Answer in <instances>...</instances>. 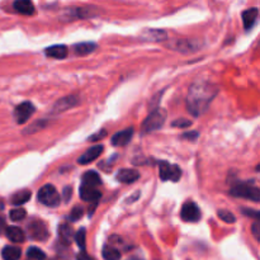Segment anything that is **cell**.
Wrapping results in <instances>:
<instances>
[{
	"mask_svg": "<svg viewBox=\"0 0 260 260\" xmlns=\"http://www.w3.org/2000/svg\"><path fill=\"white\" fill-rule=\"evenodd\" d=\"M217 86L213 85L210 81H196L189 88V93H188V111L194 117H200L207 111L212 99L217 95Z\"/></svg>",
	"mask_w": 260,
	"mask_h": 260,
	"instance_id": "obj_1",
	"label": "cell"
},
{
	"mask_svg": "<svg viewBox=\"0 0 260 260\" xmlns=\"http://www.w3.org/2000/svg\"><path fill=\"white\" fill-rule=\"evenodd\" d=\"M165 119H167V112H165V109H155L154 112H151L146 117V119L142 123V134H150V132H154L156 129L161 128L165 123Z\"/></svg>",
	"mask_w": 260,
	"mask_h": 260,
	"instance_id": "obj_2",
	"label": "cell"
},
{
	"mask_svg": "<svg viewBox=\"0 0 260 260\" xmlns=\"http://www.w3.org/2000/svg\"><path fill=\"white\" fill-rule=\"evenodd\" d=\"M230 194L234 197L245 198V200L259 202L260 201V190L256 185L249 184V183H239L235 187L231 188Z\"/></svg>",
	"mask_w": 260,
	"mask_h": 260,
	"instance_id": "obj_3",
	"label": "cell"
},
{
	"mask_svg": "<svg viewBox=\"0 0 260 260\" xmlns=\"http://www.w3.org/2000/svg\"><path fill=\"white\" fill-rule=\"evenodd\" d=\"M38 201L47 207H56L60 203V196L52 184H46L38 190Z\"/></svg>",
	"mask_w": 260,
	"mask_h": 260,
	"instance_id": "obj_4",
	"label": "cell"
},
{
	"mask_svg": "<svg viewBox=\"0 0 260 260\" xmlns=\"http://www.w3.org/2000/svg\"><path fill=\"white\" fill-rule=\"evenodd\" d=\"M27 234L32 240L43 241L48 238V230L45 223L40 220H33L28 223Z\"/></svg>",
	"mask_w": 260,
	"mask_h": 260,
	"instance_id": "obj_5",
	"label": "cell"
},
{
	"mask_svg": "<svg viewBox=\"0 0 260 260\" xmlns=\"http://www.w3.org/2000/svg\"><path fill=\"white\" fill-rule=\"evenodd\" d=\"M160 169V178L161 180H173V182H178L182 177V170L178 165L169 164L168 161H161L159 164Z\"/></svg>",
	"mask_w": 260,
	"mask_h": 260,
	"instance_id": "obj_6",
	"label": "cell"
},
{
	"mask_svg": "<svg viewBox=\"0 0 260 260\" xmlns=\"http://www.w3.org/2000/svg\"><path fill=\"white\" fill-rule=\"evenodd\" d=\"M36 112V107L30 102H23L19 106L15 107L14 109V118L17 123L23 124L33 116Z\"/></svg>",
	"mask_w": 260,
	"mask_h": 260,
	"instance_id": "obj_7",
	"label": "cell"
},
{
	"mask_svg": "<svg viewBox=\"0 0 260 260\" xmlns=\"http://www.w3.org/2000/svg\"><path fill=\"white\" fill-rule=\"evenodd\" d=\"M180 216H182V220L185 221V222H198L201 220V211L196 203L187 202L183 205Z\"/></svg>",
	"mask_w": 260,
	"mask_h": 260,
	"instance_id": "obj_8",
	"label": "cell"
},
{
	"mask_svg": "<svg viewBox=\"0 0 260 260\" xmlns=\"http://www.w3.org/2000/svg\"><path fill=\"white\" fill-rule=\"evenodd\" d=\"M103 145H95V146L90 147V149L86 150L83 155L78 159V162L81 165L90 164L91 161H94L95 159H98L101 156V154L103 152Z\"/></svg>",
	"mask_w": 260,
	"mask_h": 260,
	"instance_id": "obj_9",
	"label": "cell"
},
{
	"mask_svg": "<svg viewBox=\"0 0 260 260\" xmlns=\"http://www.w3.org/2000/svg\"><path fill=\"white\" fill-rule=\"evenodd\" d=\"M102 197L101 190L98 188L88 187V185H83L80 187V198L85 202H98Z\"/></svg>",
	"mask_w": 260,
	"mask_h": 260,
	"instance_id": "obj_10",
	"label": "cell"
},
{
	"mask_svg": "<svg viewBox=\"0 0 260 260\" xmlns=\"http://www.w3.org/2000/svg\"><path fill=\"white\" fill-rule=\"evenodd\" d=\"M76 104H78V98H76V96H65V98H61L56 102L55 106H53L52 108V112H55V113H62L66 109L73 108Z\"/></svg>",
	"mask_w": 260,
	"mask_h": 260,
	"instance_id": "obj_11",
	"label": "cell"
},
{
	"mask_svg": "<svg viewBox=\"0 0 260 260\" xmlns=\"http://www.w3.org/2000/svg\"><path fill=\"white\" fill-rule=\"evenodd\" d=\"M132 136H134V128H132V127L123 129V131L121 132H117V134L112 137V145H113V146H124V145H127L131 141Z\"/></svg>",
	"mask_w": 260,
	"mask_h": 260,
	"instance_id": "obj_12",
	"label": "cell"
},
{
	"mask_svg": "<svg viewBox=\"0 0 260 260\" xmlns=\"http://www.w3.org/2000/svg\"><path fill=\"white\" fill-rule=\"evenodd\" d=\"M116 179L118 180V182L124 183V184H131V183L140 179V173L134 169H121L117 173Z\"/></svg>",
	"mask_w": 260,
	"mask_h": 260,
	"instance_id": "obj_13",
	"label": "cell"
},
{
	"mask_svg": "<svg viewBox=\"0 0 260 260\" xmlns=\"http://www.w3.org/2000/svg\"><path fill=\"white\" fill-rule=\"evenodd\" d=\"M5 235H7V238L9 239L12 243L15 244L23 243V241L25 240V235L24 233H23V230L22 229L17 228V226H9V228L5 229Z\"/></svg>",
	"mask_w": 260,
	"mask_h": 260,
	"instance_id": "obj_14",
	"label": "cell"
},
{
	"mask_svg": "<svg viewBox=\"0 0 260 260\" xmlns=\"http://www.w3.org/2000/svg\"><path fill=\"white\" fill-rule=\"evenodd\" d=\"M46 56L48 57H53V58H65L68 56V47L63 45H55V46H51V47H47L45 50Z\"/></svg>",
	"mask_w": 260,
	"mask_h": 260,
	"instance_id": "obj_15",
	"label": "cell"
},
{
	"mask_svg": "<svg viewBox=\"0 0 260 260\" xmlns=\"http://www.w3.org/2000/svg\"><path fill=\"white\" fill-rule=\"evenodd\" d=\"M15 12L23 15H32L35 14V5L29 2V0H18L13 4Z\"/></svg>",
	"mask_w": 260,
	"mask_h": 260,
	"instance_id": "obj_16",
	"label": "cell"
},
{
	"mask_svg": "<svg viewBox=\"0 0 260 260\" xmlns=\"http://www.w3.org/2000/svg\"><path fill=\"white\" fill-rule=\"evenodd\" d=\"M258 9L256 8H253V9H246L245 12L243 13V22H244V28L246 30L251 29L254 27L256 22V18H258Z\"/></svg>",
	"mask_w": 260,
	"mask_h": 260,
	"instance_id": "obj_17",
	"label": "cell"
},
{
	"mask_svg": "<svg viewBox=\"0 0 260 260\" xmlns=\"http://www.w3.org/2000/svg\"><path fill=\"white\" fill-rule=\"evenodd\" d=\"M101 184H102V178L98 173L90 170V172H86L85 174L83 175V185L96 188Z\"/></svg>",
	"mask_w": 260,
	"mask_h": 260,
	"instance_id": "obj_18",
	"label": "cell"
},
{
	"mask_svg": "<svg viewBox=\"0 0 260 260\" xmlns=\"http://www.w3.org/2000/svg\"><path fill=\"white\" fill-rule=\"evenodd\" d=\"M58 235H60V240L62 241L65 245H69L74 236V230L73 228H71V225H69V223H62V225H60V228H58Z\"/></svg>",
	"mask_w": 260,
	"mask_h": 260,
	"instance_id": "obj_19",
	"label": "cell"
},
{
	"mask_svg": "<svg viewBox=\"0 0 260 260\" xmlns=\"http://www.w3.org/2000/svg\"><path fill=\"white\" fill-rule=\"evenodd\" d=\"M20 254H22V250L18 246L8 245L3 248L2 258L4 260H18L20 258Z\"/></svg>",
	"mask_w": 260,
	"mask_h": 260,
	"instance_id": "obj_20",
	"label": "cell"
},
{
	"mask_svg": "<svg viewBox=\"0 0 260 260\" xmlns=\"http://www.w3.org/2000/svg\"><path fill=\"white\" fill-rule=\"evenodd\" d=\"M74 48H75L76 55L85 56V55H89V53L93 52V51L96 48V45L93 42H81V43H78V45L74 46Z\"/></svg>",
	"mask_w": 260,
	"mask_h": 260,
	"instance_id": "obj_21",
	"label": "cell"
},
{
	"mask_svg": "<svg viewBox=\"0 0 260 260\" xmlns=\"http://www.w3.org/2000/svg\"><path fill=\"white\" fill-rule=\"evenodd\" d=\"M29 200H30V192L25 189V190H20V192L15 193V194L12 197V200H10V202H12V205L14 206H20L27 203Z\"/></svg>",
	"mask_w": 260,
	"mask_h": 260,
	"instance_id": "obj_22",
	"label": "cell"
},
{
	"mask_svg": "<svg viewBox=\"0 0 260 260\" xmlns=\"http://www.w3.org/2000/svg\"><path fill=\"white\" fill-rule=\"evenodd\" d=\"M103 258L104 260H119L121 259V253H119L118 249L113 248L111 245H106L103 248Z\"/></svg>",
	"mask_w": 260,
	"mask_h": 260,
	"instance_id": "obj_23",
	"label": "cell"
},
{
	"mask_svg": "<svg viewBox=\"0 0 260 260\" xmlns=\"http://www.w3.org/2000/svg\"><path fill=\"white\" fill-rule=\"evenodd\" d=\"M27 256L29 259H33V260H45L46 259V254L43 253V250H41L40 248H37V246H30V248L27 250Z\"/></svg>",
	"mask_w": 260,
	"mask_h": 260,
	"instance_id": "obj_24",
	"label": "cell"
},
{
	"mask_svg": "<svg viewBox=\"0 0 260 260\" xmlns=\"http://www.w3.org/2000/svg\"><path fill=\"white\" fill-rule=\"evenodd\" d=\"M27 216V212L23 208H14V210L10 211L9 217L13 222H19V221H23Z\"/></svg>",
	"mask_w": 260,
	"mask_h": 260,
	"instance_id": "obj_25",
	"label": "cell"
},
{
	"mask_svg": "<svg viewBox=\"0 0 260 260\" xmlns=\"http://www.w3.org/2000/svg\"><path fill=\"white\" fill-rule=\"evenodd\" d=\"M167 38V33L164 30H157V29H151L147 32V40L152 41H162Z\"/></svg>",
	"mask_w": 260,
	"mask_h": 260,
	"instance_id": "obj_26",
	"label": "cell"
},
{
	"mask_svg": "<svg viewBox=\"0 0 260 260\" xmlns=\"http://www.w3.org/2000/svg\"><path fill=\"white\" fill-rule=\"evenodd\" d=\"M217 216L226 223H234L236 221L235 216L230 212V211H226V210H220L217 212Z\"/></svg>",
	"mask_w": 260,
	"mask_h": 260,
	"instance_id": "obj_27",
	"label": "cell"
},
{
	"mask_svg": "<svg viewBox=\"0 0 260 260\" xmlns=\"http://www.w3.org/2000/svg\"><path fill=\"white\" fill-rule=\"evenodd\" d=\"M75 241L81 250H84V249H85V241H86L85 229H80V230L75 234Z\"/></svg>",
	"mask_w": 260,
	"mask_h": 260,
	"instance_id": "obj_28",
	"label": "cell"
},
{
	"mask_svg": "<svg viewBox=\"0 0 260 260\" xmlns=\"http://www.w3.org/2000/svg\"><path fill=\"white\" fill-rule=\"evenodd\" d=\"M84 216V208L81 206H76L71 210L70 215H69V220L70 221H78L80 220L81 217Z\"/></svg>",
	"mask_w": 260,
	"mask_h": 260,
	"instance_id": "obj_29",
	"label": "cell"
},
{
	"mask_svg": "<svg viewBox=\"0 0 260 260\" xmlns=\"http://www.w3.org/2000/svg\"><path fill=\"white\" fill-rule=\"evenodd\" d=\"M173 127H179V128H184V127H188L192 124V122L189 121V119H175L174 122H173Z\"/></svg>",
	"mask_w": 260,
	"mask_h": 260,
	"instance_id": "obj_30",
	"label": "cell"
},
{
	"mask_svg": "<svg viewBox=\"0 0 260 260\" xmlns=\"http://www.w3.org/2000/svg\"><path fill=\"white\" fill-rule=\"evenodd\" d=\"M243 212L245 216H250V217L258 220L259 218V212L256 210H249V208H243Z\"/></svg>",
	"mask_w": 260,
	"mask_h": 260,
	"instance_id": "obj_31",
	"label": "cell"
},
{
	"mask_svg": "<svg viewBox=\"0 0 260 260\" xmlns=\"http://www.w3.org/2000/svg\"><path fill=\"white\" fill-rule=\"evenodd\" d=\"M106 134H107L106 129H102V131L99 132V134H95V135H94V136H91L89 140H90V141H99V140H102L104 136H106Z\"/></svg>",
	"mask_w": 260,
	"mask_h": 260,
	"instance_id": "obj_32",
	"label": "cell"
},
{
	"mask_svg": "<svg viewBox=\"0 0 260 260\" xmlns=\"http://www.w3.org/2000/svg\"><path fill=\"white\" fill-rule=\"evenodd\" d=\"M76 260H94L93 256L89 255L88 253H85V251H81V253H79L78 255H76Z\"/></svg>",
	"mask_w": 260,
	"mask_h": 260,
	"instance_id": "obj_33",
	"label": "cell"
},
{
	"mask_svg": "<svg viewBox=\"0 0 260 260\" xmlns=\"http://www.w3.org/2000/svg\"><path fill=\"white\" fill-rule=\"evenodd\" d=\"M71 192H73V189H71V187H66L65 189H63V200L68 202V201L71 200Z\"/></svg>",
	"mask_w": 260,
	"mask_h": 260,
	"instance_id": "obj_34",
	"label": "cell"
},
{
	"mask_svg": "<svg viewBox=\"0 0 260 260\" xmlns=\"http://www.w3.org/2000/svg\"><path fill=\"white\" fill-rule=\"evenodd\" d=\"M183 137L184 139H189V140H196L198 137V132L193 131V132H189V134H184L183 135Z\"/></svg>",
	"mask_w": 260,
	"mask_h": 260,
	"instance_id": "obj_35",
	"label": "cell"
},
{
	"mask_svg": "<svg viewBox=\"0 0 260 260\" xmlns=\"http://www.w3.org/2000/svg\"><path fill=\"white\" fill-rule=\"evenodd\" d=\"M253 234H254V236H255V239L256 240H259V223L258 222H255V223H253Z\"/></svg>",
	"mask_w": 260,
	"mask_h": 260,
	"instance_id": "obj_36",
	"label": "cell"
},
{
	"mask_svg": "<svg viewBox=\"0 0 260 260\" xmlns=\"http://www.w3.org/2000/svg\"><path fill=\"white\" fill-rule=\"evenodd\" d=\"M7 226H5V220L3 217H0V235L3 234V231H5Z\"/></svg>",
	"mask_w": 260,
	"mask_h": 260,
	"instance_id": "obj_37",
	"label": "cell"
},
{
	"mask_svg": "<svg viewBox=\"0 0 260 260\" xmlns=\"http://www.w3.org/2000/svg\"><path fill=\"white\" fill-rule=\"evenodd\" d=\"M3 208H4V205H3V202H0V211H2Z\"/></svg>",
	"mask_w": 260,
	"mask_h": 260,
	"instance_id": "obj_38",
	"label": "cell"
}]
</instances>
